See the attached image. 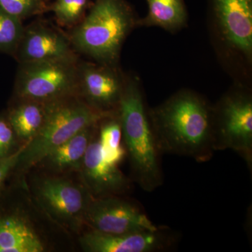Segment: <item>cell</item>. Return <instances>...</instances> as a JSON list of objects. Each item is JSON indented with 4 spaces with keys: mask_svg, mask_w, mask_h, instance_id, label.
<instances>
[{
    "mask_svg": "<svg viewBox=\"0 0 252 252\" xmlns=\"http://www.w3.org/2000/svg\"><path fill=\"white\" fill-rule=\"evenodd\" d=\"M159 150L198 162L213 157V107L190 91H181L149 109Z\"/></svg>",
    "mask_w": 252,
    "mask_h": 252,
    "instance_id": "cell-1",
    "label": "cell"
},
{
    "mask_svg": "<svg viewBox=\"0 0 252 252\" xmlns=\"http://www.w3.org/2000/svg\"><path fill=\"white\" fill-rule=\"evenodd\" d=\"M118 114L126 154L130 159L132 179L142 190L154 191L163 183L162 154L140 81L135 77L126 76Z\"/></svg>",
    "mask_w": 252,
    "mask_h": 252,
    "instance_id": "cell-2",
    "label": "cell"
},
{
    "mask_svg": "<svg viewBox=\"0 0 252 252\" xmlns=\"http://www.w3.org/2000/svg\"><path fill=\"white\" fill-rule=\"evenodd\" d=\"M126 0H95L82 21L67 32L78 54L118 66L123 46L138 20Z\"/></svg>",
    "mask_w": 252,
    "mask_h": 252,
    "instance_id": "cell-3",
    "label": "cell"
},
{
    "mask_svg": "<svg viewBox=\"0 0 252 252\" xmlns=\"http://www.w3.org/2000/svg\"><path fill=\"white\" fill-rule=\"evenodd\" d=\"M111 114L91 108L77 94L46 104L44 125L32 140L25 144L16 167L25 171L40 163L53 149Z\"/></svg>",
    "mask_w": 252,
    "mask_h": 252,
    "instance_id": "cell-4",
    "label": "cell"
},
{
    "mask_svg": "<svg viewBox=\"0 0 252 252\" xmlns=\"http://www.w3.org/2000/svg\"><path fill=\"white\" fill-rule=\"evenodd\" d=\"M79 57L20 63L15 97L42 103L77 94Z\"/></svg>",
    "mask_w": 252,
    "mask_h": 252,
    "instance_id": "cell-5",
    "label": "cell"
},
{
    "mask_svg": "<svg viewBox=\"0 0 252 252\" xmlns=\"http://www.w3.org/2000/svg\"><path fill=\"white\" fill-rule=\"evenodd\" d=\"M213 138L215 152L231 149L252 170V99L243 91L227 94L213 107Z\"/></svg>",
    "mask_w": 252,
    "mask_h": 252,
    "instance_id": "cell-6",
    "label": "cell"
},
{
    "mask_svg": "<svg viewBox=\"0 0 252 252\" xmlns=\"http://www.w3.org/2000/svg\"><path fill=\"white\" fill-rule=\"evenodd\" d=\"M36 203L51 220L70 231L85 225V215L91 196L84 185L56 177H46L34 188Z\"/></svg>",
    "mask_w": 252,
    "mask_h": 252,
    "instance_id": "cell-7",
    "label": "cell"
},
{
    "mask_svg": "<svg viewBox=\"0 0 252 252\" xmlns=\"http://www.w3.org/2000/svg\"><path fill=\"white\" fill-rule=\"evenodd\" d=\"M107 234L155 231L154 224L143 210L119 195L91 198L85 215V225Z\"/></svg>",
    "mask_w": 252,
    "mask_h": 252,
    "instance_id": "cell-8",
    "label": "cell"
},
{
    "mask_svg": "<svg viewBox=\"0 0 252 252\" xmlns=\"http://www.w3.org/2000/svg\"><path fill=\"white\" fill-rule=\"evenodd\" d=\"M125 81L126 75L119 66L79 60L77 95L97 112H118Z\"/></svg>",
    "mask_w": 252,
    "mask_h": 252,
    "instance_id": "cell-9",
    "label": "cell"
},
{
    "mask_svg": "<svg viewBox=\"0 0 252 252\" xmlns=\"http://www.w3.org/2000/svg\"><path fill=\"white\" fill-rule=\"evenodd\" d=\"M78 57L67 33L41 19L25 26L14 56L18 64Z\"/></svg>",
    "mask_w": 252,
    "mask_h": 252,
    "instance_id": "cell-10",
    "label": "cell"
},
{
    "mask_svg": "<svg viewBox=\"0 0 252 252\" xmlns=\"http://www.w3.org/2000/svg\"><path fill=\"white\" fill-rule=\"evenodd\" d=\"M215 23L227 46L247 59L252 56V0H210Z\"/></svg>",
    "mask_w": 252,
    "mask_h": 252,
    "instance_id": "cell-11",
    "label": "cell"
},
{
    "mask_svg": "<svg viewBox=\"0 0 252 252\" xmlns=\"http://www.w3.org/2000/svg\"><path fill=\"white\" fill-rule=\"evenodd\" d=\"M79 170L83 185L93 198L119 195L130 188V180L117 165L104 157L97 132L88 147Z\"/></svg>",
    "mask_w": 252,
    "mask_h": 252,
    "instance_id": "cell-12",
    "label": "cell"
},
{
    "mask_svg": "<svg viewBox=\"0 0 252 252\" xmlns=\"http://www.w3.org/2000/svg\"><path fill=\"white\" fill-rule=\"evenodd\" d=\"M167 227L155 231L126 234H107L91 230L81 235V248L89 252H156L163 251L172 244Z\"/></svg>",
    "mask_w": 252,
    "mask_h": 252,
    "instance_id": "cell-13",
    "label": "cell"
},
{
    "mask_svg": "<svg viewBox=\"0 0 252 252\" xmlns=\"http://www.w3.org/2000/svg\"><path fill=\"white\" fill-rule=\"evenodd\" d=\"M46 249L44 240L24 215L0 217V252H42Z\"/></svg>",
    "mask_w": 252,
    "mask_h": 252,
    "instance_id": "cell-14",
    "label": "cell"
},
{
    "mask_svg": "<svg viewBox=\"0 0 252 252\" xmlns=\"http://www.w3.org/2000/svg\"><path fill=\"white\" fill-rule=\"evenodd\" d=\"M99 124L78 132L46 154L40 162L56 172L79 170L88 147L97 134Z\"/></svg>",
    "mask_w": 252,
    "mask_h": 252,
    "instance_id": "cell-15",
    "label": "cell"
},
{
    "mask_svg": "<svg viewBox=\"0 0 252 252\" xmlns=\"http://www.w3.org/2000/svg\"><path fill=\"white\" fill-rule=\"evenodd\" d=\"M16 99V104L10 109L7 120L16 137L27 143L39 133L44 125L46 104L31 99Z\"/></svg>",
    "mask_w": 252,
    "mask_h": 252,
    "instance_id": "cell-16",
    "label": "cell"
},
{
    "mask_svg": "<svg viewBox=\"0 0 252 252\" xmlns=\"http://www.w3.org/2000/svg\"><path fill=\"white\" fill-rule=\"evenodd\" d=\"M148 13L139 18L138 27H159L174 32L187 25L188 12L185 0H146Z\"/></svg>",
    "mask_w": 252,
    "mask_h": 252,
    "instance_id": "cell-17",
    "label": "cell"
},
{
    "mask_svg": "<svg viewBox=\"0 0 252 252\" xmlns=\"http://www.w3.org/2000/svg\"><path fill=\"white\" fill-rule=\"evenodd\" d=\"M97 137L104 157L112 163L119 165L126 157V150L122 144V129L118 112L99 122Z\"/></svg>",
    "mask_w": 252,
    "mask_h": 252,
    "instance_id": "cell-18",
    "label": "cell"
},
{
    "mask_svg": "<svg viewBox=\"0 0 252 252\" xmlns=\"http://www.w3.org/2000/svg\"><path fill=\"white\" fill-rule=\"evenodd\" d=\"M92 4L91 0H54L49 11L60 27L71 30L84 20Z\"/></svg>",
    "mask_w": 252,
    "mask_h": 252,
    "instance_id": "cell-19",
    "label": "cell"
},
{
    "mask_svg": "<svg viewBox=\"0 0 252 252\" xmlns=\"http://www.w3.org/2000/svg\"><path fill=\"white\" fill-rule=\"evenodd\" d=\"M24 28L22 21L0 8V52L14 57Z\"/></svg>",
    "mask_w": 252,
    "mask_h": 252,
    "instance_id": "cell-20",
    "label": "cell"
},
{
    "mask_svg": "<svg viewBox=\"0 0 252 252\" xmlns=\"http://www.w3.org/2000/svg\"><path fill=\"white\" fill-rule=\"evenodd\" d=\"M0 8L22 21L50 11L46 0H0Z\"/></svg>",
    "mask_w": 252,
    "mask_h": 252,
    "instance_id": "cell-21",
    "label": "cell"
},
{
    "mask_svg": "<svg viewBox=\"0 0 252 252\" xmlns=\"http://www.w3.org/2000/svg\"><path fill=\"white\" fill-rule=\"evenodd\" d=\"M16 136L8 120L0 119V158L9 157L14 147Z\"/></svg>",
    "mask_w": 252,
    "mask_h": 252,
    "instance_id": "cell-22",
    "label": "cell"
},
{
    "mask_svg": "<svg viewBox=\"0 0 252 252\" xmlns=\"http://www.w3.org/2000/svg\"><path fill=\"white\" fill-rule=\"evenodd\" d=\"M25 144L26 143L9 157L0 158V190L9 172L16 167L20 155L24 148Z\"/></svg>",
    "mask_w": 252,
    "mask_h": 252,
    "instance_id": "cell-23",
    "label": "cell"
}]
</instances>
